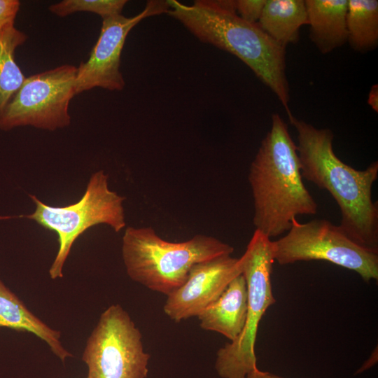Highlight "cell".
Listing matches in <instances>:
<instances>
[{
	"mask_svg": "<svg viewBox=\"0 0 378 378\" xmlns=\"http://www.w3.org/2000/svg\"><path fill=\"white\" fill-rule=\"evenodd\" d=\"M298 136L297 152L302 178L332 196L341 213L339 225L356 244L378 253V206L372 188L378 177V162L358 170L341 160L332 148L333 133L288 116Z\"/></svg>",
	"mask_w": 378,
	"mask_h": 378,
	"instance_id": "obj_1",
	"label": "cell"
},
{
	"mask_svg": "<svg viewBox=\"0 0 378 378\" xmlns=\"http://www.w3.org/2000/svg\"><path fill=\"white\" fill-rule=\"evenodd\" d=\"M169 15L204 43L227 51L241 59L276 96L288 117L289 85L286 48L267 36L257 24L237 13L234 1L196 0L186 5L168 1Z\"/></svg>",
	"mask_w": 378,
	"mask_h": 378,
	"instance_id": "obj_2",
	"label": "cell"
},
{
	"mask_svg": "<svg viewBox=\"0 0 378 378\" xmlns=\"http://www.w3.org/2000/svg\"><path fill=\"white\" fill-rule=\"evenodd\" d=\"M248 179L253 225L270 239L288 232L297 216L317 212L318 204L302 181L297 146L278 113L272 115L270 130L251 164Z\"/></svg>",
	"mask_w": 378,
	"mask_h": 378,
	"instance_id": "obj_3",
	"label": "cell"
},
{
	"mask_svg": "<svg viewBox=\"0 0 378 378\" xmlns=\"http://www.w3.org/2000/svg\"><path fill=\"white\" fill-rule=\"evenodd\" d=\"M233 251L230 244L205 234L181 242L166 241L151 227H127L122 241L129 277L167 296L186 281L193 265Z\"/></svg>",
	"mask_w": 378,
	"mask_h": 378,
	"instance_id": "obj_4",
	"label": "cell"
},
{
	"mask_svg": "<svg viewBox=\"0 0 378 378\" xmlns=\"http://www.w3.org/2000/svg\"><path fill=\"white\" fill-rule=\"evenodd\" d=\"M36 209L21 217L34 220L58 237L59 248L49 269L52 279L63 277V267L77 238L90 227L106 224L118 232L126 226L125 197L108 187V176L103 171L92 174L82 197L64 206H50L35 195H29Z\"/></svg>",
	"mask_w": 378,
	"mask_h": 378,
	"instance_id": "obj_5",
	"label": "cell"
},
{
	"mask_svg": "<svg viewBox=\"0 0 378 378\" xmlns=\"http://www.w3.org/2000/svg\"><path fill=\"white\" fill-rule=\"evenodd\" d=\"M239 258L247 287L246 318L239 335L216 353L215 369L221 378H246L258 368L255 343L258 326L267 309L276 301L271 283L274 262L272 240L255 230Z\"/></svg>",
	"mask_w": 378,
	"mask_h": 378,
	"instance_id": "obj_6",
	"label": "cell"
},
{
	"mask_svg": "<svg viewBox=\"0 0 378 378\" xmlns=\"http://www.w3.org/2000/svg\"><path fill=\"white\" fill-rule=\"evenodd\" d=\"M272 253L281 265L325 260L354 271L365 281L378 279V253L356 244L326 219L301 223L294 218L287 234L272 241Z\"/></svg>",
	"mask_w": 378,
	"mask_h": 378,
	"instance_id": "obj_7",
	"label": "cell"
},
{
	"mask_svg": "<svg viewBox=\"0 0 378 378\" xmlns=\"http://www.w3.org/2000/svg\"><path fill=\"white\" fill-rule=\"evenodd\" d=\"M87 378H146L150 355L129 314L118 304L101 314L81 357Z\"/></svg>",
	"mask_w": 378,
	"mask_h": 378,
	"instance_id": "obj_8",
	"label": "cell"
},
{
	"mask_svg": "<svg viewBox=\"0 0 378 378\" xmlns=\"http://www.w3.org/2000/svg\"><path fill=\"white\" fill-rule=\"evenodd\" d=\"M76 74L77 67L63 64L26 77L1 115L0 129L31 126L54 131L69 126Z\"/></svg>",
	"mask_w": 378,
	"mask_h": 378,
	"instance_id": "obj_9",
	"label": "cell"
},
{
	"mask_svg": "<svg viewBox=\"0 0 378 378\" xmlns=\"http://www.w3.org/2000/svg\"><path fill=\"white\" fill-rule=\"evenodd\" d=\"M168 1H148L144 10L134 17L116 15L102 19L98 40L86 62L77 67L76 95L94 88L120 91L125 80L120 71V57L130 31L145 18L167 13Z\"/></svg>",
	"mask_w": 378,
	"mask_h": 378,
	"instance_id": "obj_10",
	"label": "cell"
},
{
	"mask_svg": "<svg viewBox=\"0 0 378 378\" xmlns=\"http://www.w3.org/2000/svg\"><path fill=\"white\" fill-rule=\"evenodd\" d=\"M241 274L240 258L231 255L195 264L186 281L167 295L163 306L165 314L175 322L197 317L221 295L232 279Z\"/></svg>",
	"mask_w": 378,
	"mask_h": 378,
	"instance_id": "obj_11",
	"label": "cell"
},
{
	"mask_svg": "<svg viewBox=\"0 0 378 378\" xmlns=\"http://www.w3.org/2000/svg\"><path fill=\"white\" fill-rule=\"evenodd\" d=\"M246 283L243 274L232 279L221 295L198 316L200 326L218 332L230 342L242 331L248 304Z\"/></svg>",
	"mask_w": 378,
	"mask_h": 378,
	"instance_id": "obj_12",
	"label": "cell"
},
{
	"mask_svg": "<svg viewBox=\"0 0 378 378\" xmlns=\"http://www.w3.org/2000/svg\"><path fill=\"white\" fill-rule=\"evenodd\" d=\"M309 38L322 54L347 42L348 0H305Z\"/></svg>",
	"mask_w": 378,
	"mask_h": 378,
	"instance_id": "obj_13",
	"label": "cell"
},
{
	"mask_svg": "<svg viewBox=\"0 0 378 378\" xmlns=\"http://www.w3.org/2000/svg\"><path fill=\"white\" fill-rule=\"evenodd\" d=\"M0 327L33 333L43 340L62 363L73 355L62 345L61 332L34 315L0 279Z\"/></svg>",
	"mask_w": 378,
	"mask_h": 378,
	"instance_id": "obj_14",
	"label": "cell"
},
{
	"mask_svg": "<svg viewBox=\"0 0 378 378\" xmlns=\"http://www.w3.org/2000/svg\"><path fill=\"white\" fill-rule=\"evenodd\" d=\"M258 26L284 48L295 43L300 29L308 24L304 0H266Z\"/></svg>",
	"mask_w": 378,
	"mask_h": 378,
	"instance_id": "obj_15",
	"label": "cell"
},
{
	"mask_svg": "<svg viewBox=\"0 0 378 378\" xmlns=\"http://www.w3.org/2000/svg\"><path fill=\"white\" fill-rule=\"evenodd\" d=\"M347 42L356 51L365 52L378 45V1L348 0Z\"/></svg>",
	"mask_w": 378,
	"mask_h": 378,
	"instance_id": "obj_16",
	"label": "cell"
},
{
	"mask_svg": "<svg viewBox=\"0 0 378 378\" xmlns=\"http://www.w3.org/2000/svg\"><path fill=\"white\" fill-rule=\"evenodd\" d=\"M27 38L15 27L0 37V116L26 79L15 62V51Z\"/></svg>",
	"mask_w": 378,
	"mask_h": 378,
	"instance_id": "obj_17",
	"label": "cell"
},
{
	"mask_svg": "<svg viewBox=\"0 0 378 378\" xmlns=\"http://www.w3.org/2000/svg\"><path fill=\"white\" fill-rule=\"evenodd\" d=\"M127 2L126 0H64L50 5L48 9L59 17L76 12H90L104 19L122 14Z\"/></svg>",
	"mask_w": 378,
	"mask_h": 378,
	"instance_id": "obj_18",
	"label": "cell"
},
{
	"mask_svg": "<svg viewBox=\"0 0 378 378\" xmlns=\"http://www.w3.org/2000/svg\"><path fill=\"white\" fill-rule=\"evenodd\" d=\"M266 0L234 1L237 15L244 20L257 24L262 14Z\"/></svg>",
	"mask_w": 378,
	"mask_h": 378,
	"instance_id": "obj_19",
	"label": "cell"
},
{
	"mask_svg": "<svg viewBox=\"0 0 378 378\" xmlns=\"http://www.w3.org/2000/svg\"><path fill=\"white\" fill-rule=\"evenodd\" d=\"M18 0H0V37L8 29L15 27V20L20 10Z\"/></svg>",
	"mask_w": 378,
	"mask_h": 378,
	"instance_id": "obj_20",
	"label": "cell"
},
{
	"mask_svg": "<svg viewBox=\"0 0 378 378\" xmlns=\"http://www.w3.org/2000/svg\"><path fill=\"white\" fill-rule=\"evenodd\" d=\"M368 104L371 106V108L378 112V85H373L368 94Z\"/></svg>",
	"mask_w": 378,
	"mask_h": 378,
	"instance_id": "obj_21",
	"label": "cell"
},
{
	"mask_svg": "<svg viewBox=\"0 0 378 378\" xmlns=\"http://www.w3.org/2000/svg\"><path fill=\"white\" fill-rule=\"evenodd\" d=\"M377 362V348L371 354L369 358L362 365V366L356 372L355 374H360L372 368Z\"/></svg>",
	"mask_w": 378,
	"mask_h": 378,
	"instance_id": "obj_22",
	"label": "cell"
},
{
	"mask_svg": "<svg viewBox=\"0 0 378 378\" xmlns=\"http://www.w3.org/2000/svg\"><path fill=\"white\" fill-rule=\"evenodd\" d=\"M246 378H267V372H263L257 368L249 373Z\"/></svg>",
	"mask_w": 378,
	"mask_h": 378,
	"instance_id": "obj_23",
	"label": "cell"
},
{
	"mask_svg": "<svg viewBox=\"0 0 378 378\" xmlns=\"http://www.w3.org/2000/svg\"><path fill=\"white\" fill-rule=\"evenodd\" d=\"M267 378H284V377L274 374H272L267 372Z\"/></svg>",
	"mask_w": 378,
	"mask_h": 378,
	"instance_id": "obj_24",
	"label": "cell"
}]
</instances>
